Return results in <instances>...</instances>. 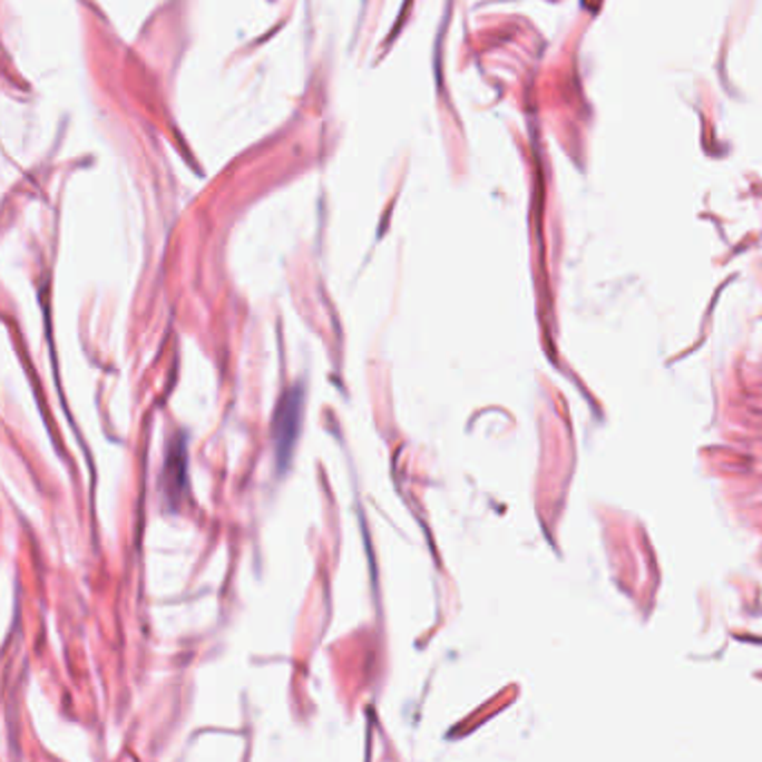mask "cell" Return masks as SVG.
<instances>
[{"instance_id": "6da1fadb", "label": "cell", "mask_w": 762, "mask_h": 762, "mask_svg": "<svg viewBox=\"0 0 762 762\" xmlns=\"http://www.w3.org/2000/svg\"><path fill=\"white\" fill-rule=\"evenodd\" d=\"M302 392L300 390H291L282 397V403L277 406L275 412V421H273V441H275V452H277V461L280 466L289 463L295 439L300 434V426H302Z\"/></svg>"}, {"instance_id": "7a4b0ae2", "label": "cell", "mask_w": 762, "mask_h": 762, "mask_svg": "<svg viewBox=\"0 0 762 762\" xmlns=\"http://www.w3.org/2000/svg\"><path fill=\"white\" fill-rule=\"evenodd\" d=\"M186 479V448L184 443L173 446L168 461H166V470H164V488L166 495L177 497V490L184 486Z\"/></svg>"}]
</instances>
